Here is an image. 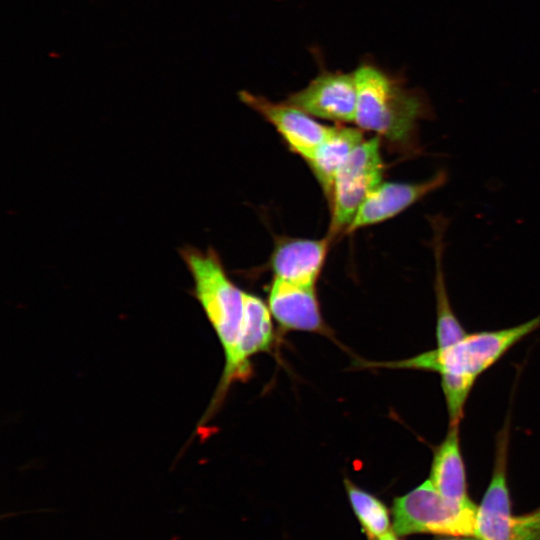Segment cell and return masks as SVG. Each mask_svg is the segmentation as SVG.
Segmentation results:
<instances>
[{"label":"cell","mask_w":540,"mask_h":540,"mask_svg":"<svg viewBox=\"0 0 540 540\" xmlns=\"http://www.w3.org/2000/svg\"><path fill=\"white\" fill-rule=\"evenodd\" d=\"M441 540H476V539L456 537V538H446V539H441Z\"/></svg>","instance_id":"19"},{"label":"cell","mask_w":540,"mask_h":540,"mask_svg":"<svg viewBox=\"0 0 540 540\" xmlns=\"http://www.w3.org/2000/svg\"><path fill=\"white\" fill-rule=\"evenodd\" d=\"M429 480L439 494L453 506L459 508L476 506L467 492L459 425H449L444 439L434 447Z\"/></svg>","instance_id":"13"},{"label":"cell","mask_w":540,"mask_h":540,"mask_svg":"<svg viewBox=\"0 0 540 540\" xmlns=\"http://www.w3.org/2000/svg\"><path fill=\"white\" fill-rule=\"evenodd\" d=\"M239 98L268 121L289 148L306 162L332 130V126L318 122L313 116L286 101L274 102L246 90L240 91Z\"/></svg>","instance_id":"9"},{"label":"cell","mask_w":540,"mask_h":540,"mask_svg":"<svg viewBox=\"0 0 540 540\" xmlns=\"http://www.w3.org/2000/svg\"><path fill=\"white\" fill-rule=\"evenodd\" d=\"M381 140L376 135L364 139L336 174L328 197L331 240L347 231L362 204L383 182Z\"/></svg>","instance_id":"5"},{"label":"cell","mask_w":540,"mask_h":540,"mask_svg":"<svg viewBox=\"0 0 540 540\" xmlns=\"http://www.w3.org/2000/svg\"><path fill=\"white\" fill-rule=\"evenodd\" d=\"M378 540H398V539H397V536L393 533L391 535H388V536H386L384 538H381V539H378Z\"/></svg>","instance_id":"18"},{"label":"cell","mask_w":540,"mask_h":540,"mask_svg":"<svg viewBox=\"0 0 540 540\" xmlns=\"http://www.w3.org/2000/svg\"><path fill=\"white\" fill-rule=\"evenodd\" d=\"M540 327V314L521 324L466 334L460 340L403 360L366 362L365 366L438 373L449 425H460L476 380L512 347Z\"/></svg>","instance_id":"1"},{"label":"cell","mask_w":540,"mask_h":540,"mask_svg":"<svg viewBox=\"0 0 540 540\" xmlns=\"http://www.w3.org/2000/svg\"><path fill=\"white\" fill-rule=\"evenodd\" d=\"M268 307L285 330L328 333L314 287L298 286L274 277Z\"/></svg>","instance_id":"11"},{"label":"cell","mask_w":540,"mask_h":540,"mask_svg":"<svg viewBox=\"0 0 540 540\" xmlns=\"http://www.w3.org/2000/svg\"><path fill=\"white\" fill-rule=\"evenodd\" d=\"M285 101L314 118L337 124L355 122L357 87L354 72L322 67L304 88L288 95Z\"/></svg>","instance_id":"7"},{"label":"cell","mask_w":540,"mask_h":540,"mask_svg":"<svg viewBox=\"0 0 540 540\" xmlns=\"http://www.w3.org/2000/svg\"><path fill=\"white\" fill-rule=\"evenodd\" d=\"M180 255L194 281L193 295L213 327L227 360L239 339L244 292L229 278L215 250L186 246L181 248Z\"/></svg>","instance_id":"3"},{"label":"cell","mask_w":540,"mask_h":540,"mask_svg":"<svg viewBox=\"0 0 540 540\" xmlns=\"http://www.w3.org/2000/svg\"><path fill=\"white\" fill-rule=\"evenodd\" d=\"M447 181L444 171L417 183L382 182L365 200L346 233L389 220L417 201L442 187Z\"/></svg>","instance_id":"10"},{"label":"cell","mask_w":540,"mask_h":540,"mask_svg":"<svg viewBox=\"0 0 540 540\" xmlns=\"http://www.w3.org/2000/svg\"><path fill=\"white\" fill-rule=\"evenodd\" d=\"M271 317L269 307L261 298L244 292V315L239 339L233 354L225 360L221 380L207 410L209 416L216 412L232 383L245 381L251 375V358L270 350L274 340Z\"/></svg>","instance_id":"6"},{"label":"cell","mask_w":540,"mask_h":540,"mask_svg":"<svg viewBox=\"0 0 540 540\" xmlns=\"http://www.w3.org/2000/svg\"><path fill=\"white\" fill-rule=\"evenodd\" d=\"M512 540H540V509L514 517Z\"/></svg>","instance_id":"17"},{"label":"cell","mask_w":540,"mask_h":540,"mask_svg":"<svg viewBox=\"0 0 540 540\" xmlns=\"http://www.w3.org/2000/svg\"><path fill=\"white\" fill-rule=\"evenodd\" d=\"M510 443V422L507 417L496 436L492 476L479 507H477L476 540H512L513 520L507 483Z\"/></svg>","instance_id":"8"},{"label":"cell","mask_w":540,"mask_h":540,"mask_svg":"<svg viewBox=\"0 0 540 540\" xmlns=\"http://www.w3.org/2000/svg\"><path fill=\"white\" fill-rule=\"evenodd\" d=\"M363 140L360 128L337 124L307 161L327 199L336 174Z\"/></svg>","instance_id":"14"},{"label":"cell","mask_w":540,"mask_h":540,"mask_svg":"<svg viewBox=\"0 0 540 540\" xmlns=\"http://www.w3.org/2000/svg\"><path fill=\"white\" fill-rule=\"evenodd\" d=\"M350 504L361 527L370 540L393 534L387 507L377 497L345 480Z\"/></svg>","instance_id":"16"},{"label":"cell","mask_w":540,"mask_h":540,"mask_svg":"<svg viewBox=\"0 0 540 540\" xmlns=\"http://www.w3.org/2000/svg\"><path fill=\"white\" fill-rule=\"evenodd\" d=\"M476 513L477 506L459 508L450 504L427 479L394 499L392 528L396 536L419 533L474 536Z\"/></svg>","instance_id":"4"},{"label":"cell","mask_w":540,"mask_h":540,"mask_svg":"<svg viewBox=\"0 0 540 540\" xmlns=\"http://www.w3.org/2000/svg\"><path fill=\"white\" fill-rule=\"evenodd\" d=\"M330 241L329 236L322 239L288 238L279 241L271 256L274 277L298 286L315 287Z\"/></svg>","instance_id":"12"},{"label":"cell","mask_w":540,"mask_h":540,"mask_svg":"<svg viewBox=\"0 0 540 540\" xmlns=\"http://www.w3.org/2000/svg\"><path fill=\"white\" fill-rule=\"evenodd\" d=\"M353 72L357 87L354 123L393 146L409 147L426 113L422 96L405 88L370 57L363 58Z\"/></svg>","instance_id":"2"},{"label":"cell","mask_w":540,"mask_h":540,"mask_svg":"<svg viewBox=\"0 0 540 540\" xmlns=\"http://www.w3.org/2000/svg\"><path fill=\"white\" fill-rule=\"evenodd\" d=\"M433 228V252L435 258L434 290L436 296V341L437 347L450 345L467 332L455 315L445 285L443 272V237L447 222L444 217L431 218Z\"/></svg>","instance_id":"15"}]
</instances>
